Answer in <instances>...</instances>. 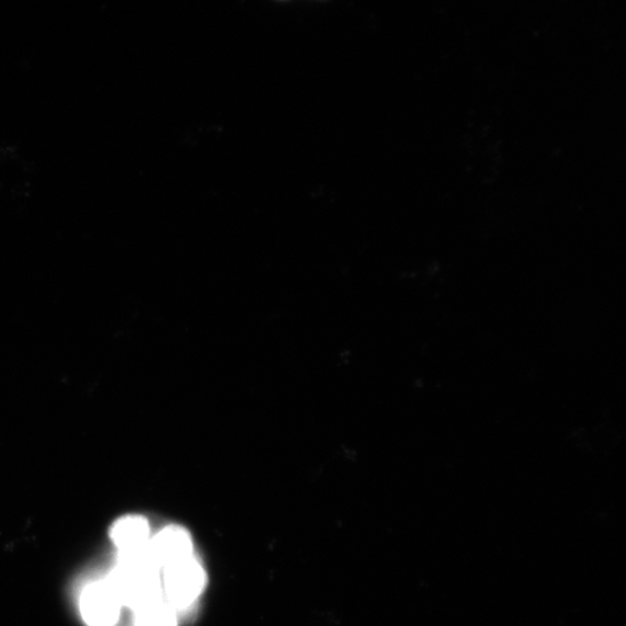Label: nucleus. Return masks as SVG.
Returning <instances> with one entry per match:
<instances>
[{"mask_svg": "<svg viewBox=\"0 0 626 626\" xmlns=\"http://www.w3.org/2000/svg\"><path fill=\"white\" fill-rule=\"evenodd\" d=\"M107 579L124 607L133 612L164 597L161 570L153 561L148 547L136 553L117 554L115 568Z\"/></svg>", "mask_w": 626, "mask_h": 626, "instance_id": "obj_1", "label": "nucleus"}, {"mask_svg": "<svg viewBox=\"0 0 626 626\" xmlns=\"http://www.w3.org/2000/svg\"><path fill=\"white\" fill-rule=\"evenodd\" d=\"M163 596L177 612L191 607L207 588L204 565L192 556L161 571Z\"/></svg>", "mask_w": 626, "mask_h": 626, "instance_id": "obj_2", "label": "nucleus"}, {"mask_svg": "<svg viewBox=\"0 0 626 626\" xmlns=\"http://www.w3.org/2000/svg\"><path fill=\"white\" fill-rule=\"evenodd\" d=\"M124 604L109 579L92 582L80 595V615L88 626H115Z\"/></svg>", "mask_w": 626, "mask_h": 626, "instance_id": "obj_3", "label": "nucleus"}, {"mask_svg": "<svg viewBox=\"0 0 626 626\" xmlns=\"http://www.w3.org/2000/svg\"><path fill=\"white\" fill-rule=\"evenodd\" d=\"M134 626H178V612L161 597L134 612Z\"/></svg>", "mask_w": 626, "mask_h": 626, "instance_id": "obj_6", "label": "nucleus"}, {"mask_svg": "<svg viewBox=\"0 0 626 626\" xmlns=\"http://www.w3.org/2000/svg\"><path fill=\"white\" fill-rule=\"evenodd\" d=\"M110 536L117 554L144 550L151 538L150 524L145 516L140 515L119 517L113 524Z\"/></svg>", "mask_w": 626, "mask_h": 626, "instance_id": "obj_5", "label": "nucleus"}, {"mask_svg": "<svg viewBox=\"0 0 626 626\" xmlns=\"http://www.w3.org/2000/svg\"><path fill=\"white\" fill-rule=\"evenodd\" d=\"M148 549L161 571L194 556V544L191 533L183 526H178V524H171V526L151 536Z\"/></svg>", "mask_w": 626, "mask_h": 626, "instance_id": "obj_4", "label": "nucleus"}]
</instances>
